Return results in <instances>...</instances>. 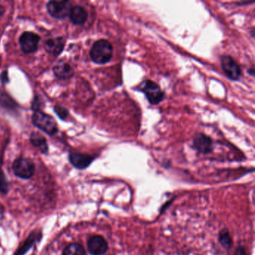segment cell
<instances>
[{"mask_svg": "<svg viewBox=\"0 0 255 255\" xmlns=\"http://www.w3.org/2000/svg\"><path fill=\"white\" fill-rule=\"evenodd\" d=\"M219 240L221 245L225 249H231V246H232V239H231L228 230H222L221 231L220 234H219Z\"/></svg>", "mask_w": 255, "mask_h": 255, "instance_id": "e0dca14e", "label": "cell"}, {"mask_svg": "<svg viewBox=\"0 0 255 255\" xmlns=\"http://www.w3.org/2000/svg\"><path fill=\"white\" fill-rule=\"evenodd\" d=\"M113 47L110 41L105 39L97 41L92 46L90 51L92 60L98 65H105L111 60Z\"/></svg>", "mask_w": 255, "mask_h": 255, "instance_id": "6da1fadb", "label": "cell"}, {"mask_svg": "<svg viewBox=\"0 0 255 255\" xmlns=\"http://www.w3.org/2000/svg\"><path fill=\"white\" fill-rule=\"evenodd\" d=\"M70 20L73 24L80 26L84 24L88 19V12L83 7L75 5L71 8L69 13Z\"/></svg>", "mask_w": 255, "mask_h": 255, "instance_id": "7c38bea8", "label": "cell"}, {"mask_svg": "<svg viewBox=\"0 0 255 255\" xmlns=\"http://www.w3.org/2000/svg\"><path fill=\"white\" fill-rule=\"evenodd\" d=\"M40 40L41 38L37 34L32 32H25L19 38V44L23 53L29 54L35 53L38 50Z\"/></svg>", "mask_w": 255, "mask_h": 255, "instance_id": "8992f818", "label": "cell"}, {"mask_svg": "<svg viewBox=\"0 0 255 255\" xmlns=\"http://www.w3.org/2000/svg\"><path fill=\"white\" fill-rule=\"evenodd\" d=\"M37 238H38V236L35 233H32V234H30L29 237L26 239L24 243L20 248H18L17 252H16L15 255H24L31 249V247L33 246Z\"/></svg>", "mask_w": 255, "mask_h": 255, "instance_id": "9a60e30c", "label": "cell"}, {"mask_svg": "<svg viewBox=\"0 0 255 255\" xmlns=\"http://www.w3.org/2000/svg\"><path fill=\"white\" fill-rule=\"evenodd\" d=\"M32 122L35 127L47 135H55L59 131L57 122L51 116L46 114L41 110L34 111L32 116Z\"/></svg>", "mask_w": 255, "mask_h": 255, "instance_id": "7a4b0ae2", "label": "cell"}, {"mask_svg": "<svg viewBox=\"0 0 255 255\" xmlns=\"http://www.w3.org/2000/svg\"><path fill=\"white\" fill-rule=\"evenodd\" d=\"M221 65H222V70L228 78L234 81L240 80L242 75L241 68L231 56H222Z\"/></svg>", "mask_w": 255, "mask_h": 255, "instance_id": "52a82bcc", "label": "cell"}, {"mask_svg": "<svg viewBox=\"0 0 255 255\" xmlns=\"http://www.w3.org/2000/svg\"><path fill=\"white\" fill-rule=\"evenodd\" d=\"M12 169L17 177L27 180L35 174V165L30 159L20 157L13 162Z\"/></svg>", "mask_w": 255, "mask_h": 255, "instance_id": "3957f363", "label": "cell"}, {"mask_svg": "<svg viewBox=\"0 0 255 255\" xmlns=\"http://www.w3.org/2000/svg\"><path fill=\"white\" fill-rule=\"evenodd\" d=\"M9 190V184L3 171H0V192L7 195Z\"/></svg>", "mask_w": 255, "mask_h": 255, "instance_id": "ac0fdd59", "label": "cell"}, {"mask_svg": "<svg viewBox=\"0 0 255 255\" xmlns=\"http://www.w3.org/2000/svg\"><path fill=\"white\" fill-rule=\"evenodd\" d=\"M54 75L59 80H67L72 78L74 76V71L69 64L65 62H60L53 67Z\"/></svg>", "mask_w": 255, "mask_h": 255, "instance_id": "4fadbf2b", "label": "cell"}, {"mask_svg": "<svg viewBox=\"0 0 255 255\" xmlns=\"http://www.w3.org/2000/svg\"><path fill=\"white\" fill-rule=\"evenodd\" d=\"M0 80H1L3 84H7V83H9L8 71H5L2 72V74L0 76Z\"/></svg>", "mask_w": 255, "mask_h": 255, "instance_id": "ffe728a7", "label": "cell"}, {"mask_svg": "<svg viewBox=\"0 0 255 255\" xmlns=\"http://www.w3.org/2000/svg\"><path fill=\"white\" fill-rule=\"evenodd\" d=\"M72 7L69 1H51L47 4V12L52 17L57 20H63L68 17Z\"/></svg>", "mask_w": 255, "mask_h": 255, "instance_id": "5b68a950", "label": "cell"}, {"mask_svg": "<svg viewBox=\"0 0 255 255\" xmlns=\"http://www.w3.org/2000/svg\"><path fill=\"white\" fill-rule=\"evenodd\" d=\"M143 87L141 88V92L145 95L147 101L152 105H157L162 102L165 98V93L162 92L161 88L154 82L151 80H146L143 83Z\"/></svg>", "mask_w": 255, "mask_h": 255, "instance_id": "277c9868", "label": "cell"}, {"mask_svg": "<svg viewBox=\"0 0 255 255\" xmlns=\"http://www.w3.org/2000/svg\"><path fill=\"white\" fill-rule=\"evenodd\" d=\"M65 39L62 37L47 40L44 43V49L49 54L53 56H59L65 47Z\"/></svg>", "mask_w": 255, "mask_h": 255, "instance_id": "8fae6325", "label": "cell"}, {"mask_svg": "<svg viewBox=\"0 0 255 255\" xmlns=\"http://www.w3.org/2000/svg\"><path fill=\"white\" fill-rule=\"evenodd\" d=\"M30 141L32 145L38 148L41 153L44 154H47L48 153L49 147L47 139L39 132H32L30 135Z\"/></svg>", "mask_w": 255, "mask_h": 255, "instance_id": "5bb4252c", "label": "cell"}, {"mask_svg": "<svg viewBox=\"0 0 255 255\" xmlns=\"http://www.w3.org/2000/svg\"><path fill=\"white\" fill-rule=\"evenodd\" d=\"M193 145L199 153L207 154L213 151V140L205 134L200 133L194 138Z\"/></svg>", "mask_w": 255, "mask_h": 255, "instance_id": "30bf717a", "label": "cell"}, {"mask_svg": "<svg viewBox=\"0 0 255 255\" xmlns=\"http://www.w3.org/2000/svg\"><path fill=\"white\" fill-rule=\"evenodd\" d=\"M249 73L251 75L253 76L254 77V76H255V69H254V68H252L251 71H249Z\"/></svg>", "mask_w": 255, "mask_h": 255, "instance_id": "7402d4cb", "label": "cell"}, {"mask_svg": "<svg viewBox=\"0 0 255 255\" xmlns=\"http://www.w3.org/2000/svg\"><path fill=\"white\" fill-rule=\"evenodd\" d=\"M70 162L77 169L83 170L87 168L93 162L95 157L84 153L71 152L68 156Z\"/></svg>", "mask_w": 255, "mask_h": 255, "instance_id": "9c48e42d", "label": "cell"}, {"mask_svg": "<svg viewBox=\"0 0 255 255\" xmlns=\"http://www.w3.org/2000/svg\"><path fill=\"white\" fill-rule=\"evenodd\" d=\"M62 255H86V252L82 245L73 243L65 248Z\"/></svg>", "mask_w": 255, "mask_h": 255, "instance_id": "2e32d148", "label": "cell"}, {"mask_svg": "<svg viewBox=\"0 0 255 255\" xmlns=\"http://www.w3.org/2000/svg\"><path fill=\"white\" fill-rule=\"evenodd\" d=\"M5 8H4L3 5H0V18L5 14Z\"/></svg>", "mask_w": 255, "mask_h": 255, "instance_id": "44dd1931", "label": "cell"}, {"mask_svg": "<svg viewBox=\"0 0 255 255\" xmlns=\"http://www.w3.org/2000/svg\"><path fill=\"white\" fill-rule=\"evenodd\" d=\"M88 250L92 255H104L108 251L107 240L102 236L96 235L88 240Z\"/></svg>", "mask_w": 255, "mask_h": 255, "instance_id": "ba28073f", "label": "cell"}, {"mask_svg": "<svg viewBox=\"0 0 255 255\" xmlns=\"http://www.w3.org/2000/svg\"><path fill=\"white\" fill-rule=\"evenodd\" d=\"M54 112L56 113V115H57L58 117L62 119V121L66 120L68 115H69L68 110L64 108V107H60V106H56V107H54Z\"/></svg>", "mask_w": 255, "mask_h": 255, "instance_id": "d6986e66", "label": "cell"}]
</instances>
